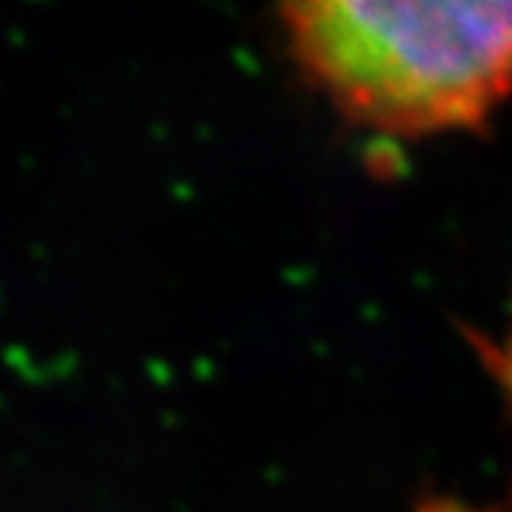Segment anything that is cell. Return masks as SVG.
Wrapping results in <instances>:
<instances>
[{
    "label": "cell",
    "instance_id": "cell-1",
    "mask_svg": "<svg viewBox=\"0 0 512 512\" xmlns=\"http://www.w3.org/2000/svg\"><path fill=\"white\" fill-rule=\"evenodd\" d=\"M285 29L336 106L379 131L473 126L512 92V3L308 0Z\"/></svg>",
    "mask_w": 512,
    "mask_h": 512
},
{
    "label": "cell",
    "instance_id": "cell-2",
    "mask_svg": "<svg viewBox=\"0 0 512 512\" xmlns=\"http://www.w3.org/2000/svg\"><path fill=\"white\" fill-rule=\"evenodd\" d=\"M507 356H510V365H507V370H510V376H512V342H510V350H507Z\"/></svg>",
    "mask_w": 512,
    "mask_h": 512
}]
</instances>
